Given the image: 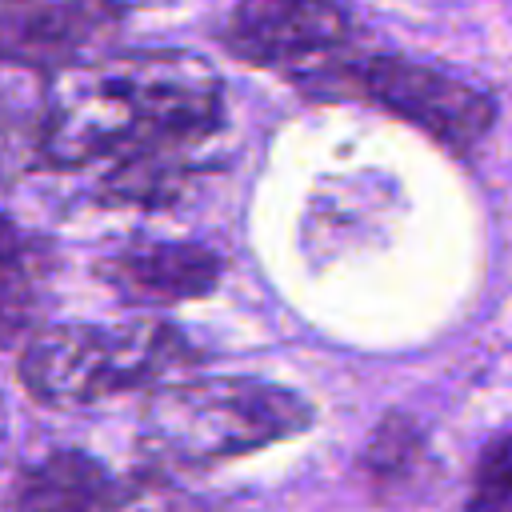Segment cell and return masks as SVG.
Here are the masks:
<instances>
[{"mask_svg":"<svg viewBox=\"0 0 512 512\" xmlns=\"http://www.w3.org/2000/svg\"><path fill=\"white\" fill-rule=\"evenodd\" d=\"M224 84L204 56L180 48L108 52L52 72L40 152L60 168L188 152L220 128Z\"/></svg>","mask_w":512,"mask_h":512,"instance_id":"cell-1","label":"cell"},{"mask_svg":"<svg viewBox=\"0 0 512 512\" xmlns=\"http://www.w3.org/2000/svg\"><path fill=\"white\" fill-rule=\"evenodd\" d=\"M312 404L268 380L200 376L156 384L144 404L140 436L172 464H212L260 452L312 428Z\"/></svg>","mask_w":512,"mask_h":512,"instance_id":"cell-2","label":"cell"},{"mask_svg":"<svg viewBox=\"0 0 512 512\" xmlns=\"http://www.w3.org/2000/svg\"><path fill=\"white\" fill-rule=\"evenodd\" d=\"M192 364V344L164 320L52 324L28 336L20 380L48 408H92L120 392L164 384Z\"/></svg>","mask_w":512,"mask_h":512,"instance_id":"cell-3","label":"cell"},{"mask_svg":"<svg viewBox=\"0 0 512 512\" xmlns=\"http://www.w3.org/2000/svg\"><path fill=\"white\" fill-rule=\"evenodd\" d=\"M324 76L340 80L360 100L392 112L396 120L420 128L452 152H468L472 144H480L496 120V104L488 100V92L408 56H344Z\"/></svg>","mask_w":512,"mask_h":512,"instance_id":"cell-4","label":"cell"},{"mask_svg":"<svg viewBox=\"0 0 512 512\" xmlns=\"http://www.w3.org/2000/svg\"><path fill=\"white\" fill-rule=\"evenodd\" d=\"M220 36L244 64L320 80L344 60L352 20L336 0H236Z\"/></svg>","mask_w":512,"mask_h":512,"instance_id":"cell-5","label":"cell"},{"mask_svg":"<svg viewBox=\"0 0 512 512\" xmlns=\"http://www.w3.org/2000/svg\"><path fill=\"white\" fill-rule=\"evenodd\" d=\"M120 24V0H0V60L68 68L92 56Z\"/></svg>","mask_w":512,"mask_h":512,"instance_id":"cell-6","label":"cell"},{"mask_svg":"<svg viewBox=\"0 0 512 512\" xmlns=\"http://www.w3.org/2000/svg\"><path fill=\"white\" fill-rule=\"evenodd\" d=\"M220 256L204 244L184 240H140L108 252L96 276L132 304H184L200 300L220 284Z\"/></svg>","mask_w":512,"mask_h":512,"instance_id":"cell-7","label":"cell"},{"mask_svg":"<svg viewBox=\"0 0 512 512\" xmlns=\"http://www.w3.org/2000/svg\"><path fill=\"white\" fill-rule=\"evenodd\" d=\"M120 492L124 488L96 456L60 448L16 480L8 512H116Z\"/></svg>","mask_w":512,"mask_h":512,"instance_id":"cell-8","label":"cell"},{"mask_svg":"<svg viewBox=\"0 0 512 512\" xmlns=\"http://www.w3.org/2000/svg\"><path fill=\"white\" fill-rule=\"evenodd\" d=\"M52 248L0 212V348L36 336V320L48 308Z\"/></svg>","mask_w":512,"mask_h":512,"instance_id":"cell-9","label":"cell"},{"mask_svg":"<svg viewBox=\"0 0 512 512\" xmlns=\"http://www.w3.org/2000/svg\"><path fill=\"white\" fill-rule=\"evenodd\" d=\"M424 444H420V428L404 416H388L380 420V428L368 440L364 464L380 484H400V476H408L420 460Z\"/></svg>","mask_w":512,"mask_h":512,"instance_id":"cell-10","label":"cell"},{"mask_svg":"<svg viewBox=\"0 0 512 512\" xmlns=\"http://www.w3.org/2000/svg\"><path fill=\"white\" fill-rule=\"evenodd\" d=\"M468 512H512V432L484 448L472 476Z\"/></svg>","mask_w":512,"mask_h":512,"instance_id":"cell-11","label":"cell"},{"mask_svg":"<svg viewBox=\"0 0 512 512\" xmlns=\"http://www.w3.org/2000/svg\"><path fill=\"white\" fill-rule=\"evenodd\" d=\"M116 512H200V508H196L184 492H176V488H164V484H140V488L120 492Z\"/></svg>","mask_w":512,"mask_h":512,"instance_id":"cell-12","label":"cell"},{"mask_svg":"<svg viewBox=\"0 0 512 512\" xmlns=\"http://www.w3.org/2000/svg\"><path fill=\"white\" fill-rule=\"evenodd\" d=\"M4 428H8V420H4V400H0V448H4Z\"/></svg>","mask_w":512,"mask_h":512,"instance_id":"cell-13","label":"cell"}]
</instances>
